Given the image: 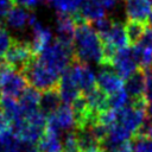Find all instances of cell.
Returning a JSON list of instances; mask_svg holds the SVG:
<instances>
[{
    "instance_id": "6da1fadb",
    "label": "cell",
    "mask_w": 152,
    "mask_h": 152,
    "mask_svg": "<svg viewBox=\"0 0 152 152\" xmlns=\"http://www.w3.org/2000/svg\"><path fill=\"white\" fill-rule=\"evenodd\" d=\"M74 55L75 59L81 63H96L100 65L103 63V43L89 23L76 25Z\"/></svg>"
},
{
    "instance_id": "7a4b0ae2",
    "label": "cell",
    "mask_w": 152,
    "mask_h": 152,
    "mask_svg": "<svg viewBox=\"0 0 152 152\" xmlns=\"http://www.w3.org/2000/svg\"><path fill=\"white\" fill-rule=\"evenodd\" d=\"M37 57L40 63H43L46 68L58 74L59 76H62V74L75 61L74 48H69L57 39L46 46Z\"/></svg>"
},
{
    "instance_id": "3957f363",
    "label": "cell",
    "mask_w": 152,
    "mask_h": 152,
    "mask_svg": "<svg viewBox=\"0 0 152 152\" xmlns=\"http://www.w3.org/2000/svg\"><path fill=\"white\" fill-rule=\"evenodd\" d=\"M23 75L31 87L40 91L58 88L61 80V76L46 68L43 63H40L37 56L23 70Z\"/></svg>"
},
{
    "instance_id": "277c9868",
    "label": "cell",
    "mask_w": 152,
    "mask_h": 152,
    "mask_svg": "<svg viewBox=\"0 0 152 152\" xmlns=\"http://www.w3.org/2000/svg\"><path fill=\"white\" fill-rule=\"evenodd\" d=\"M34 57L36 56L31 49L30 42L19 40L14 38L4 58L14 70L23 72V70Z\"/></svg>"
},
{
    "instance_id": "5b68a950",
    "label": "cell",
    "mask_w": 152,
    "mask_h": 152,
    "mask_svg": "<svg viewBox=\"0 0 152 152\" xmlns=\"http://www.w3.org/2000/svg\"><path fill=\"white\" fill-rule=\"evenodd\" d=\"M46 129L61 133L62 131H74L75 129V116L71 104H61V107L48 116Z\"/></svg>"
},
{
    "instance_id": "8992f818",
    "label": "cell",
    "mask_w": 152,
    "mask_h": 152,
    "mask_svg": "<svg viewBox=\"0 0 152 152\" xmlns=\"http://www.w3.org/2000/svg\"><path fill=\"white\" fill-rule=\"evenodd\" d=\"M110 68L119 75L120 78L127 80L137 69H139L133 56V50L131 48L118 50L110 62Z\"/></svg>"
},
{
    "instance_id": "52a82bcc",
    "label": "cell",
    "mask_w": 152,
    "mask_h": 152,
    "mask_svg": "<svg viewBox=\"0 0 152 152\" xmlns=\"http://www.w3.org/2000/svg\"><path fill=\"white\" fill-rule=\"evenodd\" d=\"M69 71L82 94H86L96 87V75L88 64L75 59L69 66Z\"/></svg>"
},
{
    "instance_id": "ba28073f",
    "label": "cell",
    "mask_w": 152,
    "mask_h": 152,
    "mask_svg": "<svg viewBox=\"0 0 152 152\" xmlns=\"http://www.w3.org/2000/svg\"><path fill=\"white\" fill-rule=\"evenodd\" d=\"M146 119V110L139 109L133 107L132 104H128L127 107L118 110V119L116 122L120 124L122 127H125L128 132H131L133 135L137 133V131L140 128L142 122Z\"/></svg>"
},
{
    "instance_id": "9c48e42d",
    "label": "cell",
    "mask_w": 152,
    "mask_h": 152,
    "mask_svg": "<svg viewBox=\"0 0 152 152\" xmlns=\"http://www.w3.org/2000/svg\"><path fill=\"white\" fill-rule=\"evenodd\" d=\"M96 86L108 96L124 89L122 78L110 66H101L96 75Z\"/></svg>"
},
{
    "instance_id": "30bf717a",
    "label": "cell",
    "mask_w": 152,
    "mask_h": 152,
    "mask_svg": "<svg viewBox=\"0 0 152 152\" xmlns=\"http://www.w3.org/2000/svg\"><path fill=\"white\" fill-rule=\"evenodd\" d=\"M27 82L23 75V72H19L17 70H12L10 74L5 76V78L0 83V90L2 93V96H8L13 99H19V96L23 94V91L26 89Z\"/></svg>"
},
{
    "instance_id": "8fae6325",
    "label": "cell",
    "mask_w": 152,
    "mask_h": 152,
    "mask_svg": "<svg viewBox=\"0 0 152 152\" xmlns=\"http://www.w3.org/2000/svg\"><path fill=\"white\" fill-rule=\"evenodd\" d=\"M103 17H106V10L97 0H83L77 13L72 14L76 25L80 23H91Z\"/></svg>"
},
{
    "instance_id": "7c38bea8",
    "label": "cell",
    "mask_w": 152,
    "mask_h": 152,
    "mask_svg": "<svg viewBox=\"0 0 152 152\" xmlns=\"http://www.w3.org/2000/svg\"><path fill=\"white\" fill-rule=\"evenodd\" d=\"M36 20V15L32 11L21 6H14L6 15L5 24L12 30H23L25 26L31 27Z\"/></svg>"
},
{
    "instance_id": "4fadbf2b",
    "label": "cell",
    "mask_w": 152,
    "mask_h": 152,
    "mask_svg": "<svg viewBox=\"0 0 152 152\" xmlns=\"http://www.w3.org/2000/svg\"><path fill=\"white\" fill-rule=\"evenodd\" d=\"M75 30L76 24L74 21L72 15L69 14H58L56 19V32H57V40L62 44L74 48L75 40Z\"/></svg>"
},
{
    "instance_id": "5bb4252c",
    "label": "cell",
    "mask_w": 152,
    "mask_h": 152,
    "mask_svg": "<svg viewBox=\"0 0 152 152\" xmlns=\"http://www.w3.org/2000/svg\"><path fill=\"white\" fill-rule=\"evenodd\" d=\"M32 40L30 42L34 56H38L46 46L52 43V32L49 27L44 26L40 21L36 20L32 26Z\"/></svg>"
},
{
    "instance_id": "9a60e30c",
    "label": "cell",
    "mask_w": 152,
    "mask_h": 152,
    "mask_svg": "<svg viewBox=\"0 0 152 152\" xmlns=\"http://www.w3.org/2000/svg\"><path fill=\"white\" fill-rule=\"evenodd\" d=\"M124 90L127 93L131 100L145 97L146 91V75L145 70L137 69L127 80L124 82Z\"/></svg>"
},
{
    "instance_id": "2e32d148",
    "label": "cell",
    "mask_w": 152,
    "mask_h": 152,
    "mask_svg": "<svg viewBox=\"0 0 152 152\" xmlns=\"http://www.w3.org/2000/svg\"><path fill=\"white\" fill-rule=\"evenodd\" d=\"M58 90H59V95L62 99V102L65 104H71L82 93L80 90V88L77 87L76 82L74 81L69 68L62 74L61 80H59V84H58Z\"/></svg>"
},
{
    "instance_id": "e0dca14e",
    "label": "cell",
    "mask_w": 152,
    "mask_h": 152,
    "mask_svg": "<svg viewBox=\"0 0 152 152\" xmlns=\"http://www.w3.org/2000/svg\"><path fill=\"white\" fill-rule=\"evenodd\" d=\"M103 45H109L115 50H121L128 48V38L126 34L125 25L120 21H114L110 31L101 38Z\"/></svg>"
},
{
    "instance_id": "ac0fdd59",
    "label": "cell",
    "mask_w": 152,
    "mask_h": 152,
    "mask_svg": "<svg viewBox=\"0 0 152 152\" xmlns=\"http://www.w3.org/2000/svg\"><path fill=\"white\" fill-rule=\"evenodd\" d=\"M151 4L148 0H126L125 12L129 20L145 23L151 13Z\"/></svg>"
},
{
    "instance_id": "d6986e66",
    "label": "cell",
    "mask_w": 152,
    "mask_h": 152,
    "mask_svg": "<svg viewBox=\"0 0 152 152\" xmlns=\"http://www.w3.org/2000/svg\"><path fill=\"white\" fill-rule=\"evenodd\" d=\"M40 97H42V94L39 93V90H37L31 86L26 87V89L23 91V94L18 99V102L20 104V108L24 115L39 110Z\"/></svg>"
},
{
    "instance_id": "ffe728a7",
    "label": "cell",
    "mask_w": 152,
    "mask_h": 152,
    "mask_svg": "<svg viewBox=\"0 0 152 152\" xmlns=\"http://www.w3.org/2000/svg\"><path fill=\"white\" fill-rule=\"evenodd\" d=\"M74 133L81 152H93L100 150V144L93 134L91 126L77 127L74 129Z\"/></svg>"
},
{
    "instance_id": "44dd1931",
    "label": "cell",
    "mask_w": 152,
    "mask_h": 152,
    "mask_svg": "<svg viewBox=\"0 0 152 152\" xmlns=\"http://www.w3.org/2000/svg\"><path fill=\"white\" fill-rule=\"evenodd\" d=\"M87 103L89 106V109L94 113V114H101L106 110L109 109V104H108V95L104 94L101 89L97 88V86L91 89L90 91L83 94Z\"/></svg>"
},
{
    "instance_id": "7402d4cb",
    "label": "cell",
    "mask_w": 152,
    "mask_h": 152,
    "mask_svg": "<svg viewBox=\"0 0 152 152\" xmlns=\"http://www.w3.org/2000/svg\"><path fill=\"white\" fill-rule=\"evenodd\" d=\"M61 104H62V99H61L58 88L50 89V90H46V91L42 93L39 109L46 116L55 113L61 107Z\"/></svg>"
},
{
    "instance_id": "603a6c76",
    "label": "cell",
    "mask_w": 152,
    "mask_h": 152,
    "mask_svg": "<svg viewBox=\"0 0 152 152\" xmlns=\"http://www.w3.org/2000/svg\"><path fill=\"white\" fill-rule=\"evenodd\" d=\"M36 146L39 152H63V141L59 134L49 129H45V133Z\"/></svg>"
},
{
    "instance_id": "cb8c5ba5",
    "label": "cell",
    "mask_w": 152,
    "mask_h": 152,
    "mask_svg": "<svg viewBox=\"0 0 152 152\" xmlns=\"http://www.w3.org/2000/svg\"><path fill=\"white\" fill-rule=\"evenodd\" d=\"M0 108L2 109V112L5 113L7 119L11 121V125L24 118V113H23L17 99L2 96V99L0 101Z\"/></svg>"
},
{
    "instance_id": "d4e9b609",
    "label": "cell",
    "mask_w": 152,
    "mask_h": 152,
    "mask_svg": "<svg viewBox=\"0 0 152 152\" xmlns=\"http://www.w3.org/2000/svg\"><path fill=\"white\" fill-rule=\"evenodd\" d=\"M147 28V24L146 23H140V21H133V20H128L125 25V30H126V34L128 38V43L131 45H137L139 43V40L141 39L145 30Z\"/></svg>"
},
{
    "instance_id": "484cf974",
    "label": "cell",
    "mask_w": 152,
    "mask_h": 152,
    "mask_svg": "<svg viewBox=\"0 0 152 152\" xmlns=\"http://www.w3.org/2000/svg\"><path fill=\"white\" fill-rule=\"evenodd\" d=\"M83 0H50L49 4L58 12V14L72 15L77 13Z\"/></svg>"
},
{
    "instance_id": "4316f807",
    "label": "cell",
    "mask_w": 152,
    "mask_h": 152,
    "mask_svg": "<svg viewBox=\"0 0 152 152\" xmlns=\"http://www.w3.org/2000/svg\"><path fill=\"white\" fill-rule=\"evenodd\" d=\"M0 152H25L24 144H21L12 132L0 138Z\"/></svg>"
},
{
    "instance_id": "83f0119b",
    "label": "cell",
    "mask_w": 152,
    "mask_h": 152,
    "mask_svg": "<svg viewBox=\"0 0 152 152\" xmlns=\"http://www.w3.org/2000/svg\"><path fill=\"white\" fill-rule=\"evenodd\" d=\"M108 104H109V109L120 110L127 107L128 104H131V99L127 95V93L124 89H121L108 96Z\"/></svg>"
},
{
    "instance_id": "f1b7e54d",
    "label": "cell",
    "mask_w": 152,
    "mask_h": 152,
    "mask_svg": "<svg viewBox=\"0 0 152 152\" xmlns=\"http://www.w3.org/2000/svg\"><path fill=\"white\" fill-rule=\"evenodd\" d=\"M113 23H114V20H112L110 18L103 17V18H101V19H97V20H95V21L89 23V25H90L91 28L100 36V38H102V37H104V36L110 31V28H112V26H113Z\"/></svg>"
},
{
    "instance_id": "f546056e",
    "label": "cell",
    "mask_w": 152,
    "mask_h": 152,
    "mask_svg": "<svg viewBox=\"0 0 152 152\" xmlns=\"http://www.w3.org/2000/svg\"><path fill=\"white\" fill-rule=\"evenodd\" d=\"M131 142L133 152H152V139L150 137H133Z\"/></svg>"
},
{
    "instance_id": "4dcf8cb0",
    "label": "cell",
    "mask_w": 152,
    "mask_h": 152,
    "mask_svg": "<svg viewBox=\"0 0 152 152\" xmlns=\"http://www.w3.org/2000/svg\"><path fill=\"white\" fill-rule=\"evenodd\" d=\"M13 39L14 38L11 37L10 32L4 26H0V58L5 57V55L8 51Z\"/></svg>"
},
{
    "instance_id": "1f68e13d",
    "label": "cell",
    "mask_w": 152,
    "mask_h": 152,
    "mask_svg": "<svg viewBox=\"0 0 152 152\" xmlns=\"http://www.w3.org/2000/svg\"><path fill=\"white\" fill-rule=\"evenodd\" d=\"M63 152H81L74 131L66 133L63 139Z\"/></svg>"
},
{
    "instance_id": "d6a6232c",
    "label": "cell",
    "mask_w": 152,
    "mask_h": 152,
    "mask_svg": "<svg viewBox=\"0 0 152 152\" xmlns=\"http://www.w3.org/2000/svg\"><path fill=\"white\" fill-rule=\"evenodd\" d=\"M12 132V125L11 121L7 119V116L5 115V113L2 112V109L0 108V138L4 137L5 134Z\"/></svg>"
},
{
    "instance_id": "836d02e7",
    "label": "cell",
    "mask_w": 152,
    "mask_h": 152,
    "mask_svg": "<svg viewBox=\"0 0 152 152\" xmlns=\"http://www.w3.org/2000/svg\"><path fill=\"white\" fill-rule=\"evenodd\" d=\"M146 75V91H145V99L148 103H152V68L145 70Z\"/></svg>"
},
{
    "instance_id": "e575fe53",
    "label": "cell",
    "mask_w": 152,
    "mask_h": 152,
    "mask_svg": "<svg viewBox=\"0 0 152 152\" xmlns=\"http://www.w3.org/2000/svg\"><path fill=\"white\" fill-rule=\"evenodd\" d=\"M14 0H0V18L5 20L6 15L14 7Z\"/></svg>"
},
{
    "instance_id": "d590c367",
    "label": "cell",
    "mask_w": 152,
    "mask_h": 152,
    "mask_svg": "<svg viewBox=\"0 0 152 152\" xmlns=\"http://www.w3.org/2000/svg\"><path fill=\"white\" fill-rule=\"evenodd\" d=\"M14 2L18 5V6H21V7H25L27 10H31L43 2H45V0H14Z\"/></svg>"
},
{
    "instance_id": "8d00e7d4",
    "label": "cell",
    "mask_w": 152,
    "mask_h": 152,
    "mask_svg": "<svg viewBox=\"0 0 152 152\" xmlns=\"http://www.w3.org/2000/svg\"><path fill=\"white\" fill-rule=\"evenodd\" d=\"M104 10H113L118 5V0H97Z\"/></svg>"
},
{
    "instance_id": "74e56055",
    "label": "cell",
    "mask_w": 152,
    "mask_h": 152,
    "mask_svg": "<svg viewBox=\"0 0 152 152\" xmlns=\"http://www.w3.org/2000/svg\"><path fill=\"white\" fill-rule=\"evenodd\" d=\"M25 152H39L36 145H24Z\"/></svg>"
},
{
    "instance_id": "f35d334b",
    "label": "cell",
    "mask_w": 152,
    "mask_h": 152,
    "mask_svg": "<svg viewBox=\"0 0 152 152\" xmlns=\"http://www.w3.org/2000/svg\"><path fill=\"white\" fill-rule=\"evenodd\" d=\"M146 118L150 119L152 121V103L147 104V109H146Z\"/></svg>"
},
{
    "instance_id": "ab89813d",
    "label": "cell",
    "mask_w": 152,
    "mask_h": 152,
    "mask_svg": "<svg viewBox=\"0 0 152 152\" xmlns=\"http://www.w3.org/2000/svg\"><path fill=\"white\" fill-rule=\"evenodd\" d=\"M147 25L152 28V11H151V13H150V15H148V18H147Z\"/></svg>"
},
{
    "instance_id": "60d3db41",
    "label": "cell",
    "mask_w": 152,
    "mask_h": 152,
    "mask_svg": "<svg viewBox=\"0 0 152 152\" xmlns=\"http://www.w3.org/2000/svg\"><path fill=\"white\" fill-rule=\"evenodd\" d=\"M148 137L152 139V128H151V131H150V134H148Z\"/></svg>"
},
{
    "instance_id": "b9f144b4",
    "label": "cell",
    "mask_w": 152,
    "mask_h": 152,
    "mask_svg": "<svg viewBox=\"0 0 152 152\" xmlns=\"http://www.w3.org/2000/svg\"><path fill=\"white\" fill-rule=\"evenodd\" d=\"M1 94H2V93H1V90H0V101H1V99H2V96H1Z\"/></svg>"
},
{
    "instance_id": "7bdbcfd3",
    "label": "cell",
    "mask_w": 152,
    "mask_h": 152,
    "mask_svg": "<svg viewBox=\"0 0 152 152\" xmlns=\"http://www.w3.org/2000/svg\"><path fill=\"white\" fill-rule=\"evenodd\" d=\"M150 1V4H151V6H152V0H148Z\"/></svg>"
}]
</instances>
